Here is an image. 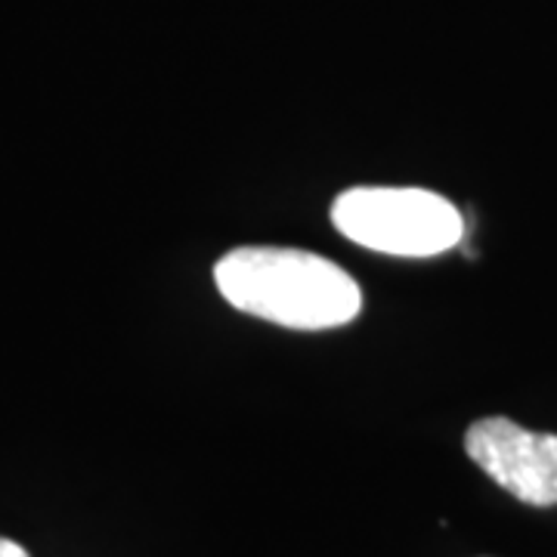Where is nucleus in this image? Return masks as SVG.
Segmentation results:
<instances>
[{
    "label": "nucleus",
    "mask_w": 557,
    "mask_h": 557,
    "mask_svg": "<svg viewBox=\"0 0 557 557\" xmlns=\"http://www.w3.org/2000/svg\"><path fill=\"white\" fill-rule=\"evenodd\" d=\"M465 449L505 493L533 508L557 505V434H536L496 416L468 428Z\"/></svg>",
    "instance_id": "7ed1b4c3"
},
{
    "label": "nucleus",
    "mask_w": 557,
    "mask_h": 557,
    "mask_svg": "<svg viewBox=\"0 0 557 557\" xmlns=\"http://www.w3.org/2000/svg\"><path fill=\"white\" fill-rule=\"evenodd\" d=\"M0 557H32V555H28V552L22 548L20 542L0 536Z\"/></svg>",
    "instance_id": "20e7f679"
},
{
    "label": "nucleus",
    "mask_w": 557,
    "mask_h": 557,
    "mask_svg": "<svg viewBox=\"0 0 557 557\" xmlns=\"http://www.w3.org/2000/svg\"><path fill=\"white\" fill-rule=\"evenodd\" d=\"M214 282L242 313L300 332L347 325L362 307L350 273L298 248H236L218 260Z\"/></svg>",
    "instance_id": "f257e3e1"
},
{
    "label": "nucleus",
    "mask_w": 557,
    "mask_h": 557,
    "mask_svg": "<svg viewBox=\"0 0 557 557\" xmlns=\"http://www.w3.org/2000/svg\"><path fill=\"white\" fill-rule=\"evenodd\" d=\"M341 236L394 258H434L456 248L465 233L453 201L412 186H357L332 205Z\"/></svg>",
    "instance_id": "f03ea898"
}]
</instances>
